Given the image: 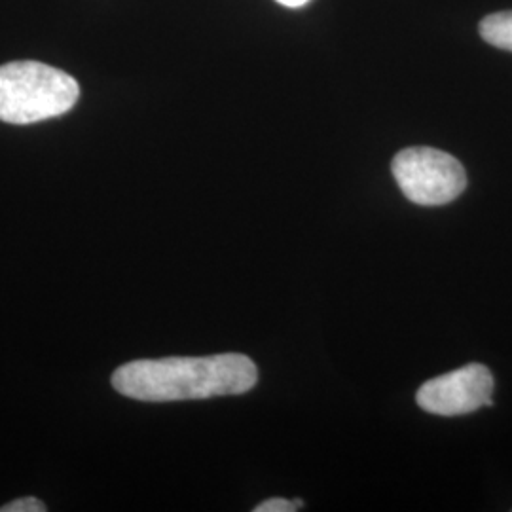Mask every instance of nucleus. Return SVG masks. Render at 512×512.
Masks as SVG:
<instances>
[{"label":"nucleus","instance_id":"obj_1","mask_svg":"<svg viewBox=\"0 0 512 512\" xmlns=\"http://www.w3.org/2000/svg\"><path fill=\"white\" fill-rule=\"evenodd\" d=\"M256 380L258 370L247 355L219 353L133 361L114 370L112 387L135 401L175 403L243 395L255 387Z\"/></svg>","mask_w":512,"mask_h":512},{"label":"nucleus","instance_id":"obj_2","mask_svg":"<svg viewBox=\"0 0 512 512\" xmlns=\"http://www.w3.org/2000/svg\"><path fill=\"white\" fill-rule=\"evenodd\" d=\"M80 97L71 74L40 61H12L0 67V122L29 126L63 116Z\"/></svg>","mask_w":512,"mask_h":512},{"label":"nucleus","instance_id":"obj_3","mask_svg":"<svg viewBox=\"0 0 512 512\" xmlns=\"http://www.w3.org/2000/svg\"><path fill=\"white\" fill-rule=\"evenodd\" d=\"M391 171L406 200L423 207L454 202L467 186L463 165L437 148H404L393 158Z\"/></svg>","mask_w":512,"mask_h":512},{"label":"nucleus","instance_id":"obj_4","mask_svg":"<svg viewBox=\"0 0 512 512\" xmlns=\"http://www.w3.org/2000/svg\"><path fill=\"white\" fill-rule=\"evenodd\" d=\"M494 376L484 365H467L421 385L416 401L435 416H463L492 406Z\"/></svg>","mask_w":512,"mask_h":512},{"label":"nucleus","instance_id":"obj_5","mask_svg":"<svg viewBox=\"0 0 512 512\" xmlns=\"http://www.w3.org/2000/svg\"><path fill=\"white\" fill-rule=\"evenodd\" d=\"M478 31L490 46L512 52V10L486 16L480 21Z\"/></svg>","mask_w":512,"mask_h":512},{"label":"nucleus","instance_id":"obj_6","mask_svg":"<svg viewBox=\"0 0 512 512\" xmlns=\"http://www.w3.org/2000/svg\"><path fill=\"white\" fill-rule=\"evenodd\" d=\"M0 512H46V505L37 497H21L0 507Z\"/></svg>","mask_w":512,"mask_h":512},{"label":"nucleus","instance_id":"obj_7","mask_svg":"<svg viewBox=\"0 0 512 512\" xmlns=\"http://www.w3.org/2000/svg\"><path fill=\"white\" fill-rule=\"evenodd\" d=\"M298 511L294 501L289 499H281V497H275V499H268L264 503H260L258 507H255V512H294Z\"/></svg>","mask_w":512,"mask_h":512},{"label":"nucleus","instance_id":"obj_8","mask_svg":"<svg viewBox=\"0 0 512 512\" xmlns=\"http://www.w3.org/2000/svg\"><path fill=\"white\" fill-rule=\"evenodd\" d=\"M275 2H279V4L285 6V8H302V6H306L310 0H275Z\"/></svg>","mask_w":512,"mask_h":512},{"label":"nucleus","instance_id":"obj_9","mask_svg":"<svg viewBox=\"0 0 512 512\" xmlns=\"http://www.w3.org/2000/svg\"><path fill=\"white\" fill-rule=\"evenodd\" d=\"M294 505H296V509H304V501L302 499H296Z\"/></svg>","mask_w":512,"mask_h":512}]
</instances>
